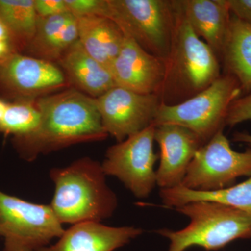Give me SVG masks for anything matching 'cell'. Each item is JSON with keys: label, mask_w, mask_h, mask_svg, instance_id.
Instances as JSON below:
<instances>
[{"label": "cell", "mask_w": 251, "mask_h": 251, "mask_svg": "<svg viewBox=\"0 0 251 251\" xmlns=\"http://www.w3.org/2000/svg\"><path fill=\"white\" fill-rule=\"evenodd\" d=\"M0 18L14 36L23 53L35 33L38 16L34 0H0Z\"/></svg>", "instance_id": "44dd1931"}, {"label": "cell", "mask_w": 251, "mask_h": 251, "mask_svg": "<svg viewBox=\"0 0 251 251\" xmlns=\"http://www.w3.org/2000/svg\"><path fill=\"white\" fill-rule=\"evenodd\" d=\"M68 9L75 17L97 16L111 18L108 0H65Z\"/></svg>", "instance_id": "603a6c76"}, {"label": "cell", "mask_w": 251, "mask_h": 251, "mask_svg": "<svg viewBox=\"0 0 251 251\" xmlns=\"http://www.w3.org/2000/svg\"><path fill=\"white\" fill-rule=\"evenodd\" d=\"M179 4L196 35L221 56L232 16L226 0H179Z\"/></svg>", "instance_id": "e0dca14e"}, {"label": "cell", "mask_w": 251, "mask_h": 251, "mask_svg": "<svg viewBox=\"0 0 251 251\" xmlns=\"http://www.w3.org/2000/svg\"><path fill=\"white\" fill-rule=\"evenodd\" d=\"M54 185L50 207L59 222L75 225L101 222L113 215L116 194L106 182L101 164L90 157L50 171Z\"/></svg>", "instance_id": "7a4b0ae2"}, {"label": "cell", "mask_w": 251, "mask_h": 251, "mask_svg": "<svg viewBox=\"0 0 251 251\" xmlns=\"http://www.w3.org/2000/svg\"><path fill=\"white\" fill-rule=\"evenodd\" d=\"M155 128L150 126L110 147L101 163L106 176H115L137 198L148 197L156 185Z\"/></svg>", "instance_id": "9c48e42d"}, {"label": "cell", "mask_w": 251, "mask_h": 251, "mask_svg": "<svg viewBox=\"0 0 251 251\" xmlns=\"http://www.w3.org/2000/svg\"><path fill=\"white\" fill-rule=\"evenodd\" d=\"M160 196L163 204L173 209L190 202L207 201L231 206L251 217V176L240 184L216 191H193L179 185L161 189Z\"/></svg>", "instance_id": "d6986e66"}, {"label": "cell", "mask_w": 251, "mask_h": 251, "mask_svg": "<svg viewBox=\"0 0 251 251\" xmlns=\"http://www.w3.org/2000/svg\"><path fill=\"white\" fill-rule=\"evenodd\" d=\"M112 19L147 52L165 59L174 33L176 2L169 0H108Z\"/></svg>", "instance_id": "52a82bcc"}, {"label": "cell", "mask_w": 251, "mask_h": 251, "mask_svg": "<svg viewBox=\"0 0 251 251\" xmlns=\"http://www.w3.org/2000/svg\"><path fill=\"white\" fill-rule=\"evenodd\" d=\"M40 121L32 133L12 143L21 158L33 161L40 155L77 144L101 141L104 128L95 99L73 87L36 100Z\"/></svg>", "instance_id": "6da1fadb"}, {"label": "cell", "mask_w": 251, "mask_h": 251, "mask_svg": "<svg viewBox=\"0 0 251 251\" xmlns=\"http://www.w3.org/2000/svg\"><path fill=\"white\" fill-rule=\"evenodd\" d=\"M17 50L12 44L4 42V41H0V61L6 59L11 54L17 53Z\"/></svg>", "instance_id": "83f0119b"}, {"label": "cell", "mask_w": 251, "mask_h": 251, "mask_svg": "<svg viewBox=\"0 0 251 251\" xmlns=\"http://www.w3.org/2000/svg\"><path fill=\"white\" fill-rule=\"evenodd\" d=\"M233 141L247 144L251 149V134L249 133L237 132L234 134Z\"/></svg>", "instance_id": "f1b7e54d"}, {"label": "cell", "mask_w": 251, "mask_h": 251, "mask_svg": "<svg viewBox=\"0 0 251 251\" xmlns=\"http://www.w3.org/2000/svg\"><path fill=\"white\" fill-rule=\"evenodd\" d=\"M95 100L105 131L117 143L152 125L161 103L156 94L137 93L116 85Z\"/></svg>", "instance_id": "8fae6325"}, {"label": "cell", "mask_w": 251, "mask_h": 251, "mask_svg": "<svg viewBox=\"0 0 251 251\" xmlns=\"http://www.w3.org/2000/svg\"><path fill=\"white\" fill-rule=\"evenodd\" d=\"M0 41H4V42L9 43L14 46L18 52H19L17 43L15 40L14 36H13L12 33L9 30V28L6 25L4 21L0 18Z\"/></svg>", "instance_id": "4316f807"}, {"label": "cell", "mask_w": 251, "mask_h": 251, "mask_svg": "<svg viewBox=\"0 0 251 251\" xmlns=\"http://www.w3.org/2000/svg\"><path fill=\"white\" fill-rule=\"evenodd\" d=\"M174 209L188 216L190 223L180 230L158 231L171 242L168 251H185L192 247L217 251L236 239L251 238V216L231 206L197 201Z\"/></svg>", "instance_id": "277c9868"}, {"label": "cell", "mask_w": 251, "mask_h": 251, "mask_svg": "<svg viewBox=\"0 0 251 251\" xmlns=\"http://www.w3.org/2000/svg\"><path fill=\"white\" fill-rule=\"evenodd\" d=\"M176 2L174 33L161 90L162 103L175 105L205 90L221 76L218 56L196 35Z\"/></svg>", "instance_id": "3957f363"}, {"label": "cell", "mask_w": 251, "mask_h": 251, "mask_svg": "<svg viewBox=\"0 0 251 251\" xmlns=\"http://www.w3.org/2000/svg\"><path fill=\"white\" fill-rule=\"evenodd\" d=\"M242 92L235 77L227 74L221 75L205 90L184 101L175 105L161 103L152 125L181 126L206 143L224 130L229 107Z\"/></svg>", "instance_id": "5b68a950"}, {"label": "cell", "mask_w": 251, "mask_h": 251, "mask_svg": "<svg viewBox=\"0 0 251 251\" xmlns=\"http://www.w3.org/2000/svg\"><path fill=\"white\" fill-rule=\"evenodd\" d=\"M155 127L154 140L160 148L156 184L161 189L179 186L193 157L204 143L196 133L181 126Z\"/></svg>", "instance_id": "4fadbf2b"}, {"label": "cell", "mask_w": 251, "mask_h": 251, "mask_svg": "<svg viewBox=\"0 0 251 251\" xmlns=\"http://www.w3.org/2000/svg\"><path fill=\"white\" fill-rule=\"evenodd\" d=\"M50 206L0 191V237L4 251H37L64 232Z\"/></svg>", "instance_id": "8992f818"}, {"label": "cell", "mask_w": 251, "mask_h": 251, "mask_svg": "<svg viewBox=\"0 0 251 251\" xmlns=\"http://www.w3.org/2000/svg\"><path fill=\"white\" fill-rule=\"evenodd\" d=\"M40 112L35 102L11 101L0 98V133L11 135L12 143L36 129Z\"/></svg>", "instance_id": "7402d4cb"}, {"label": "cell", "mask_w": 251, "mask_h": 251, "mask_svg": "<svg viewBox=\"0 0 251 251\" xmlns=\"http://www.w3.org/2000/svg\"><path fill=\"white\" fill-rule=\"evenodd\" d=\"M110 72L115 85L137 93L157 95L164 80L166 64L164 59L147 52L125 34Z\"/></svg>", "instance_id": "7c38bea8"}, {"label": "cell", "mask_w": 251, "mask_h": 251, "mask_svg": "<svg viewBox=\"0 0 251 251\" xmlns=\"http://www.w3.org/2000/svg\"><path fill=\"white\" fill-rule=\"evenodd\" d=\"M229 11L238 19L251 25V0H226Z\"/></svg>", "instance_id": "484cf974"}, {"label": "cell", "mask_w": 251, "mask_h": 251, "mask_svg": "<svg viewBox=\"0 0 251 251\" xmlns=\"http://www.w3.org/2000/svg\"><path fill=\"white\" fill-rule=\"evenodd\" d=\"M221 56L227 74L237 79L242 92L251 93V24L232 15Z\"/></svg>", "instance_id": "ffe728a7"}, {"label": "cell", "mask_w": 251, "mask_h": 251, "mask_svg": "<svg viewBox=\"0 0 251 251\" xmlns=\"http://www.w3.org/2000/svg\"><path fill=\"white\" fill-rule=\"evenodd\" d=\"M142 234L133 226L110 227L100 222L72 225L53 244L37 251H114Z\"/></svg>", "instance_id": "5bb4252c"}, {"label": "cell", "mask_w": 251, "mask_h": 251, "mask_svg": "<svg viewBox=\"0 0 251 251\" xmlns=\"http://www.w3.org/2000/svg\"><path fill=\"white\" fill-rule=\"evenodd\" d=\"M247 121H251V92L236 99L231 104L225 124L232 127Z\"/></svg>", "instance_id": "cb8c5ba5"}, {"label": "cell", "mask_w": 251, "mask_h": 251, "mask_svg": "<svg viewBox=\"0 0 251 251\" xmlns=\"http://www.w3.org/2000/svg\"><path fill=\"white\" fill-rule=\"evenodd\" d=\"M76 18L80 44L93 58L110 70L123 46L125 32L111 18L97 16Z\"/></svg>", "instance_id": "ac0fdd59"}, {"label": "cell", "mask_w": 251, "mask_h": 251, "mask_svg": "<svg viewBox=\"0 0 251 251\" xmlns=\"http://www.w3.org/2000/svg\"><path fill=\"white\" fill-rule=\"evenodd\" d=\"M78 39L77 18L72 13L38 17L35 33L23 54L56 64Z\"/></svg>", "instance_id": "9a60e30c"}, {"label": "cell", "mask_w": 251, "mask_h": 251, "mask_svg": "<svg viewBox=\"0 0 251 251\" xmlns=\"http://www.w3.org/2000/svg\"><path fill=\"white\" fill-rule=\"evenodd\" d=\"M243 176H251V149L234 151L221 130L198 150L180 186L193 191H216L229 187Z\"/></svg>", "instance_id": "ba28073f"}, {"label": "cell", "mask_w": 251, "mask_h": 251, "mask_svg": "<svg viewBox=\"0 0 251 251\" xmlns=\"http://www.w3.org/2000/svg\"><path fill=\"white\" fill-rule=\"evenodd\" d=\"M69 87L64 73L54 63L18 52L0 61V98L35 102Z\"/></svg>", "instance_id": "30bf717a"}, {"label": "cell", "mask_w": 251, "mask_h": 251, "mask_svg": "<svg viewBox=\"0 0 251 251\" xmlns=\"http://www.w3.org/2000/svg\"><path fill=\"white\" fill-rule=\"evenodd\" d=\"M38 17H49L69 12L65 0H34Z\"/></svg>", "instance_id": "d4e9b609"}, {"label": "cell", "mask_w": 251, "mask_h": 251, "mask_svg": "<svg viewBox=\"0 0 251 251\" xmlns=\"http://www.w3.org/2000/svg\"><path fill=\"white\" fill-rule=\"evenodd\" d=\"M70 87L98 98L115 87L111 72L96 60L77 41L56 63Z\"/></svg>", "instance_id": "2e32d148"}]
</instances>
